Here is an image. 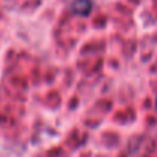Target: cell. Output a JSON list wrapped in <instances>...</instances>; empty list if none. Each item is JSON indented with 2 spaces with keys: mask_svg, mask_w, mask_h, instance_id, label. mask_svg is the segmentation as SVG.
<instances>
[{
  "mask_svg": "<svg viewBox=\"0 0 157 157\" xmlns=\"http://www.w3.org/2000/svg\"><path fill=\"white\" fill-rule=\"evenodd\" d=\"M72 11L81 17H86L92 12V2L90 0H75L72 3Z\"/></svg>",
  "mask_w": 157,
  "mask_h": 157,
  "instance_id": "1",
  "label": "cell"
},
{
  "mask_svg": "<svg viewBox=\"0 0 157 157\" xmlns=\"http://www.w3.org/2000/svg\"><path fill=\"white\" fill-rule=\"evenodd\" d=\"M156 108H157V101H156Z\"/></svg>",
  "mask_w": 157,
  "mask_h": 157,
  "instance_id": "2",
  "label": "cell"
}]
</instances>
